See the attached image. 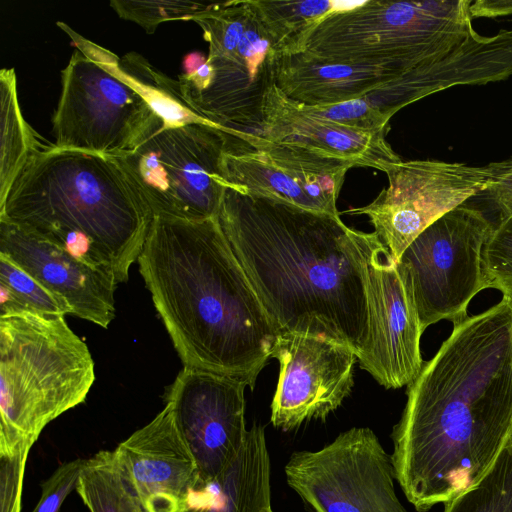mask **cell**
Masks as SVG:
<instances>
[{
	"instance_id": "5",
	"label": "cell",
	"mask_w": 512,
	"mask_h": 512,
	"mask_svg": "<svg viewBox=\"0 0 512 512\" xmlns=\"http://www.w3.org/2000/svg\"><path fill=\"white\" fill-rule=\"evenodd\" d=\"M94 381L89 348L64 317L0 316V456L32 448L51 421L85 401Z\"/></svg>"
},
{
	"instance_id": "24",
	"label": "cell",
	"mask_w": 512,
	"mask_h": 512,
	"mask_svg": "<svg viewBox=\"0 0 512 512\" xmlns=\"http://www.w3.org/2000/svg\"><path fill=\"white\" fill-rule=\"evenodd\" d=\"M1 148L0 204L6 199L27 159L39 148L42 138L25 121L18 101L13 68L0 71Z\"/></svg>"
},
{
	"instance_id": "30",
	"label": "cell",
	"mask_w": 512,
	"mask_h": 512,
	"mask_svg": "<svg viewBox=\"0 0 512 512\" xmlns=\"http://www.w3.org/2000/svg\"><path fill=\"white\" fill-rule=\"evenodd\" d=\"M299 104L309 114L355 130L378 133L389 129L391 118L363 98L319 106Z\"/></svg>"
},
{
	"instance_id": "4",
	"label": "cell",
	"mask_w": 512,
	"mask_h": 512,
	"mask_svg": "<svg viewBox=\"0 0 512 512\" xmlns=\"http://www.w3.org/2000/svg\"><path fill=\"white\" fill-rule=\"evenodd\" d=\"M153 214L115 157L42 144L27 159L0 220L126 282Z\"/></svg>"
},
{
	"instance_id": "31",
	"label": "cell",
	"mask_w": 512,
	"mask_h": 512,
	"mask_svg": "<svg viewBox=\"0 0 512 512\" xmlns=\"http://www.w3.org/2000/svg\"><path fill=\"white\" fill-rule=\"evenodd\" d=\"M85 459L62 463L41 484L40 499L32 512H58L68 495L75 489Z\"/></svg>"
},
{
	"instance_id": "29",
	"label": "cell",
	"mask_w": 512,
	"mask_h": 512,
	"mask_svg": "<svg viewBox=\"0 0 512 512\" xmlns=\"http://www.w3.org/2000/svg\"><path fill=\"white\" fill-rule=\"evenodd\" d=\"M482 250V263L489 288L512 298V215L497 217Z\"/></svg>"
},
{
	"instance_id": "32",
	"label": "cell",
	"mask_w": 512,
	"mask_h": 512,
	"mask_svg": "<svg viewBox=\"0 0 512 512\" xmlns=\"http://www.w3.org/2000/svg\"><path fill=\"white\" fill-rule=\"evenodd\" d=\"M31 447L21 446L12 455L0 456V512H20L26 460Z\"/></svg>"
},
{
	"instance_id": "20",
	"label": "cell",
	"mask_w": 512,
	"mask_h": 512,
	"mask_svg": "<svg viewBox=\"0 0 512 512\" xmlns=\"http://www.w3.org/2000/svg\"><path fill=\"white\" fill-rule=\"evenodd\" d=\"M404 73L394 68L328 61L299 53L278 56L275 85L296 102L319 106L364 98Z\"/></svg>"
},
{
	"instance_id": "7",
	"label": "cell",
	"mask_w": 512,
	"mask_h": 512,
	"mask_svg": "<svg viewBox=\"0 0 512 512\" xmlns=\"http://www.w3.org/2000/svg\"><path fill=\"white\" fill-rule=\"evenodd\" d=\"M471 0L358 2L327 16L302 53L407 72L445 56L474 31Z\"/></svg>"
},
{
	"instance_id": "13",
	"label": "cell",
	"mask_w": 512,
	"mask_h": 512,
	"mask_svg": "<svg viewBox=\"0 0 512 512\" xmlns=\"http://www.w3.org/2000/svg\"><path fill=\"white\" fill-rule=\"evenodd\" d=\"M353 163L260 134H239L227 142L224 179L241 191L340 215L336 200Z\"/></svg>"
},
{
	"instance_id": "33",
	"label": "cell",
	"mask_w": 512,
	"mask_h": 512,
	"mask_svg": "<svg viewBox=\"0 0 512 512\" xmlns=\"http://www.w3.org/2000/svg\"><path fill=\"white\" fill-rule=\"evenodd\" d=\"M472 19L497 18L512 15V0H477L470 6Z\"/></svg>"
},
{
	"instance_id": "6",
	"label": "cell",
	"mask_w": 512,
	"mask_h": 512,
	"mask_svg": "<svg viewBox=\"0 0 512 512\" xmlns=\"http://www.w3.org/2000/svg\"><path fill=\"white\" fill-rule=\"evenodd\" d=\"M192 21L202 29L209 52L183 59L178 82L184 99L228 137L260 134L278 55L251 0L209 3Z\"/></svg>"
},
{
	"instance_id": "18",
	"label": "cell",
	"mask_w": 512,
	"mask_h": 512,
	"mask_svg": "<svg viewBox=\"0 0 512 512\" xmlns=\"http://www.w3.org/2000/svg\"><path fill=\"white\" fill-rule=\"evenodd\" d=\"M149 512H181L199 475L169 405L115 449Z\"/></svg>"
},
{
	"instance_id": "15",
	"label": "cell",
	"mask_w": 512,
	"mask_h": 512,
	"mask_svg": "<svg viewBox=\"0 0 512 512\" xmlns=\"http://www.w3.org/2000/svg\"><path fill=\"white\" fill-rule=\"evenodd\" d=\"M272 357L280 373L271 404V423L289 431L305 421L324 419L354 385L356 352L339 342L308 334L278 336Z\"/></svg>"
},
{
	"instance_id": "17",
	"label": "cell",
	"mask_w": 512,
	"mask_h": 512,
	"mask_svg": "<svg viewBox=\"0 0 512 512\" xmlns=\"http://www.w3.org/2000/svg\"><path fill=\"white\" fill-rule=\"evenodd\" d=\"M0 253L64 299L71 314L103 328L114 319L118 283L113 275L5 220H0Z\"/></svg>"
},
{
	"instance_id": "2",
	"label": "cell",
	"mask_w": 512,
	"mask_h": 512,
	"mask_svg": "<svg viewBox=\"0 0 512 512\" xmlns=\"http://www.w3.org/2000/svg\"><path fill=\"white\" fill-rule=\"evenodd\" d=\"M218 220L279 334L324 337L361 353L369 335L367 265L381 242L375 232L231 187Z\"/></svg>"
},
{
	"instance_id": "19",
	"label": "cell",
	"mask_w": 512,
	"mask_h": 512,
	"mask_svg": "<svg viewBox=\"0 0 512 512\" xmlns=\"http://www.w3.org/2000/svg\"><path fill=\"white\" fill-rule=\"evenodd\" d=\"M260 135L300 145L349 161L356 167L386 172L402 160L385 139L387 132L370 133L345 127L304 111L275 84L263 101Z\"/></svg>"
},
{
	"instance_id": "11",
	"label": "cell",
	"mask_w": 512,
	"mask_h": 512,
	"mask_svg": "<svg viewBox=\"0 0 512 512\" xmlns=\"http://www.w3.org/2000/svg\"><path fill=\"white\" fill-rule=\"evenodd\" d=\"M284 472L311 512H407L395 492L392 456L368 427L292 453Z\"/></svg>"
},
{
	"instance_id": "16",
	"label": "cell",
	"mask_w": 512,
	"mask_h": 512,
	"mask_svg": "<svg viewBox=\"0 0 512 512\" xmlns=\"http://www.w3.org/2000/svg\"><path fill=\"white\" fill-rule=\"evenodd\" d=\"M366 288L369 335L357 356L359 366L387 389L409 385L424 363V331L411 291L382 242L369 259Z\"/></svg>"
},
{
	"instance_id": "28",
	"label": "cell",
	"mask_w": 512,
	"mask_h": 512,
	"mask_svg": "<svg viewBox=\"0 0 512 512\" xmlns=\"http://www.w3.org/2000/svg\"><path fill=\"white\" fill-rule=\"evenodd\" d=\"M209 4L192 1H122L112 0L110 6L122 19L132 21L146 33L155 32L159 24L170 20L192 21Z\"/></svg>"
},
{
	"instance_id": "12",
	"label": "cell",
	"mask_w": 512,
	"mask_h": 512,
	"mask_svg": "<svg viewBox=\"0 0 512 512\" xmlns=\"http://www.w3.org/2000/svg\"><path fill=\"white\" fill-rule=\"evenodd\" d=\"M385 173L388 186L368 205L347 212L367 215L396 261L427 227L481 195L494 182L489 164L441 160L401 161Z\"/></svg>"
},
{
	"instance_id": "14",
	"label": "cell",
	"mask_w": 512,
	"mask_h": 512,
	"mask_svg": "<svg viewBox=\"0 0 512 512\" xmlns=\"http://www.w3.org/2000/svg\"><path fill=\"white\" fill-rule=\"evenodd\" d=\"M246 387L232 378L184 366L166 393L165 402L203 483L219 477L246 440Z\"/></svg>"
},
{
	"instance_id": "21",
	"label": "cell",
	"mask_w": 512,
	"mask_h": 512,
	"mask_svg": "<svg viewBox=\"0 0 512 512\" xmlns=\"http://www.w3.org/2000/svg\"><path fill=\"white\" fill-rule=\"evenodd\" d=\"M181 512H273L263 426L248 429L236 459L219 477L208 483L198 480Z\"/></svg>"
},
{
	"instance_id": "10",
	"label": "cell",
	"mask_w": 512,
	"mask_h": 512,
	"mask_svg": "<svg viewBox=\"0 0 512 512\" xmlns=\"http://www.w3.org/2000/svg\"><path fill=\"white\" fill-rule=\"evenodd\" d=\"M493 228L483 210L465 203L427 227L396 261L423 331L466 318L472 298L489 288L482 250Z\"/></svg>"
},
{
	"instance_id": "9",
	"label": "cell",
	"mask_w": 512,
	"mask_h": 512,
	"mask_svg": "<svg viewBox=\"0 0 512 512\" xmlns=\"http://www.w3.org/2000/svg\"><path fill=\"white\" fill-rule=\"evenodd\" d=\"M227 138L203 124L164 126L117 157L153 216L218 217L228 183L222 173Z\"/></svg>"
},
{
	"instance_id": "23",
	"label": "cell",
	"mask_w": 512,
	"mask_h": 512,
	"mask_svg": "<svg viewBox=\"0 0 512 512\" xmlns=\"http://www.w3.org/2000/svg\"><path fill=\"white\" fill-rule=\"evenodd\" d=\"M278 56L299 54L313 30L330 14L358 2L251 0Z\"/></svg>"
},
{
	"instance_id": "26",
	"label": "cell",
	"mask_w": 512,
	"mask_h": 512,
	"mask_svg": "<svg viewBox=\"0 0 512 512\" xmlns=\"http://www.w3.org/2000/svg\"><path fill=\"white\" fill-rule=\"evenodd\" d=\"M20 313L64 317L71 309L64 299L0 253V316Z\"/></svg>"
},
{
	"instance_id": "25",
	"label": "cell",
	"mask_w": 512,
	"mask_h": 512,
	"mask_svg": "<svg viewBox=\"0 0 512 512\" xmlns=\"http://www.w3.org/2000/svg\"><path fill=\"white\" fill-rule=\"evenodd\" d=\"M119 66L162 120L163 127L203 124L223 131L186 102L178 80L167 77L139 54L129 53L119 58Z\"/></svg>"
},
{
	"instance_id": "8",
	"label": "cell",
	"mask_w": 512,
	"mask_h": 512,
	"mask_svg": "<svg viewBox=\"0 0 512 512\" xmlns=\"http://www.w3.org/2000/svg\"><path fill=\"white\" fill-rule=\"evenodd\" d=\"M76 47L61 73L52 123L55 146L120 157L163 127L145 97L119 66V58L57 22Z\"/></svg>"
},
{
	"instance_id": "1",
	"label": "cell",
	"mask_w": 512,
	"mask_h": 512,
	"mask_svg": "<svg viewBox=\"0 0 512 512\" xmlns=\"http://www.w3.org/2000/svg\"><path fill=\"white\" fill-rule=\"evenodd\" d=\"M512 438V298L453 324L408 385L395 479L418 512L476 485Z\"/></svg>"
},
{
	"instance_id": "22",
	"label": "cell",
	"mask_w": 512,
	"mask_h": 512,
	"mask_svg": "<svg viewBox=\"0 0 512 512\" xmlns=\"http://www.w3.org/2000/svg\"><path fill=\"white\" fill-rule=\"evenodd\" d=\"M75 490L89 512H149L115 450L85 459Z\"/></svg>"
},
{
	"instance_id": "27",
	"label": "cell",
	"mask_w": 512,
	"mask_h": 512,
	"mask_svg": "<svg viewBox=\"0 0 512 512\" xmlns=\"http://www.w3.org/2000/svg\"><path fill=\"white\" fill-rule=\"evenodd\" d=\"M443 512H512V438L488 473L445 502Z\"/></svg>"
},
{
	"instance_id": "3",
	"label": "cell",
	"mask_w": 512,
	"mask_h": 512,
	"mask_svg": "<svg viewBox=\"0 0 512 512\" xmlns=\"http://www.w3.org/2000/svg\"><path fill=\"white\" fill-rule=\"evenodd\" d=\"M137 262L184 366L253 389L280 334L218 217L153 216Z\"/></svg>"
}]
</instances>
